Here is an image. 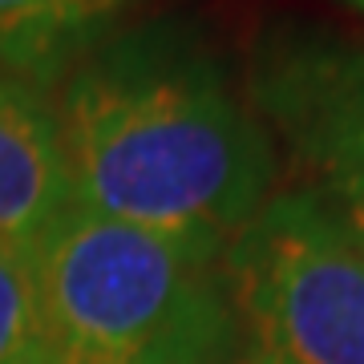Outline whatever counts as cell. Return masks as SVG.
<instances>
[{
	"label": "cell",
	"mask_w": 364,
	"mask_h": 364,
	"mask_svg": "<svg viewBox=\"0 0 364 364\" xmlns=\"http://www.w3.org/2000/svg\"><path fill=\"white\" fill-rule=\"evenodd\" d=\"M73 203L195 259L275 195L279 150L223 57L178 21L117 28L53 93Z\"/></svg>",
	"instance_id": "obj_1"
},
{
	"label": "cell",
	"mask_w": 364,
	"mask_h": 364,
	"mask_svg": "<svg viewBox=\"0 0 364 364\" xmlns=\"http://www.w3.org/2000/svg\"><path fill=\"white\" fill-rule=\"evenodd\" d=\"M33 259L57 364H251L223 263L81 207Z\"/></svg>",
	"instance_id": "obj_2"
},
{
	"label": "cell",
	"mask_w": 364,
	"mask_h": 364,
	"mask_svg": "<svg viewBox=\"0 0 364 364\" xmlns=\"http://www.w3.org/2000/svg\"><path fill=\"white\" fill-rule=\"evenodd\" d=\"M219 263L251 364H364V247L328 198L275 191Z\"/></svg>",
	"instance_id": "obj_3"
},
{
	"label": "cell",
	"mask_w": 364,
	"mask_h": 364,
	"mask_svg": "<svg viewBox=\"0 0 364 364\" xmlns=\"http://www.w3.org/2000/svg\"><path fill=\"white\" fill-rule=\"evenodd\" d=\"M247 102L299 186L328 198L364 247V41L299 21L263 28Z\"/></svg>",
	"instance_id": "obj_4"
},
{
	"label": "cell",
	"mask_w": 364,
	"mask_h": 364,
	"mask_svg": "<svg viewBox=\"0 0 364 364\" xmlns=\"http://www.w3.org/2000/svg\"><path fill=\"white\" fill-rule=\"evenodd\" d=\"M77 207L53 97L0 69V243L37 247Z\"/></svg>",
	"instance_id": "obj_5"
},
{
	"label": "cell",
	"mask_w": 364,
	"mask_h": 364,
	"mask_svg": "<svg viewBox=\"0 0 364 364\" xmlns=\"http://www.w3.org/2000/svg\"><path fill=\"white\" fill-rule=\"evenodd\" d=\"M138 0H0V69L57 85Z\"/></svg>",
	"instance_id": "obj_6"
},
{
	"label": "cell",
	"mask_w": 364,
	"mask_h": 364,
	"mask_svg": "<svg viewBox=\"0 0 364 364\" xmlns=\"http://www.w3.org/2000/svg\"><path fill=\"white\" fill-rule=\"evenodd\" d=\"M0 364H57L33 247L0 243Z\"/></svg>",
	"instance_id": "obj_7"
},
{
	"label": "cell",
	"mask_w": 364,
	"mask_h": 364,
	"mask_svg": "<svg viewBox=\"0 0 364 364\" xmlns=\"http://www.w3.org/2000/svg\"><path fill=\"white\" fill-rule=\"evenodd\" d=\"M348 4H352V9H360V13H364V0H348Z\"/></svg>",
	"instance_id": "obj_8"
}]
</instances>
